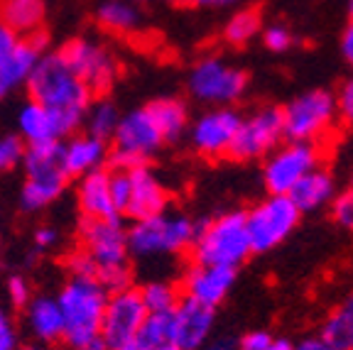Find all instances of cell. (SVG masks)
<instances>
[{"instance_id":"obj_1","label":"cell","mask_w":353,"mask_h":350,"mask_svg":"<svg viewBox=\"0 0 353 350\" xmlns=\"http://www.w3.org/2000/svg\"><path fill=\"white\" fill-rule=\"evenodd\" d=\"M72 274H86L108 291L130 287V250L128 230L121 218L83 220L81 247L69 255Z\"/></svg>"},{"instance_id":"obj_2","label":"cell","mask_w":353,"mask_h":350,"mask_svg":"<svg viewBox=\"0 0 353 350\" xmlns=\"http://www.w3.org/2000/svg\"><path fill=\"white\" fill-rule=\"evenodd\" d=\"M28 91L30 99L54 115L64 135H72L81 125L91 103V88L66 66L59 52L39 56L28 79Z\"/></svg>"},{"instance_id":"obj_3","label":"cell","mask_w":353,"mask_h":350,"mask_svg":"<svg viewBox=\"0 0 353 350\" xmlns=\"http://www.w3.org/2000/svg\"><path fill=\"white\" fill-rule=\"evenodd\" d=\"M110 291L101 282L86 274H72L57 294L61 318H64V343L79 350L88 340L101 336V321Z\"/></svg>"},{"instance_id":"obj_4","label":"cell","mask_w":353,"mask_h":350,"mask_svg":"<svg viewBox=\"0 0 353 350\" xmlns=\"http://www.w3.org/2000/svg\"><path fill=\"white\" fill-rule=\"evenodd\" d=\"M253 255L245 228V211H226L199 225L192 243L194 265L238 269Z\"/></svg>"},{"instance_id":"obj_5","label":"cell","mask_w":353,"mask_h":350,"mask_svg":"<svg viewBox=\"0 0 353 350\" xmlns=\"http://www.w3.org/2000/svg\"><path fill=\"white\" fill-rule=\"evenodd\" d=\"M199 225L182 211H162L143 220H132L128 228V250L130 258L154 260L174 258L192 250Z\"/></svg>"},{"instance_id":"obj_6","label":"cell","mask_w":353,"mask_h":350,"mask_svg":"<svg viewBox=\"0 0 353 350\" xmlns=\"http://www.w3.org/2000/svg\"><path fill=\"white\" fill-rule=\"evenodd\" d=\"M339 125L336 99L326 88H309L282 108L285 140L324 145Z\"/></svg>"},{"instance_id":"obj_7","label":"cell","mask_w":353,"mask_h":350,"mask_svg":"<svg viewBox=\"0 0 353 350\" xmlns=\"http://www.w3.org/2000/svg\"><path fill=\"white\" fill-rule=\"evenodd\" d=\"M22 165H25V174H28L20 192V206L25 211H32V214L42 211L64 194L69 176L61 169L59 143L28 145Z\"/></svg>"},{"instance_id":"obj_8","label":"cell","mask_w":353,"mask_h":350,"mask_svg":"<svg viewBox=\"0 0 353 350\" xmlns=\"http://www.w3.org/2000/svg\"><path fill=\"white\" fill-rule=\"evenodd\" d=\"M110 194L118 216L143 220L167 211V189L145 165L130 169H110Z\"/></svg>"},{"instance_id":"obj_9","label":"cell","mask_w":353,"mask_h":350,"mask_svg":"<svg viewBox=\"0 0 353 350\" xmlns=\"http://www.w3.org/2000/svg\"><path fill=\"white\" fill-rule=\"evenodd\" d=\"M302 214L290 196L268 194L245 211V228L253 255H265L280 247L297 230Z\"/></svg>"},{"instance_id":"obj_10","label":"cell","mask_w":353,"mask_h":350,"mask_svg":"<svg viewBox=\"0 0 353 350\" xmlns=\"http://www.w3.org/2000/svg\"><path fill=\"white\" fill-rule=\"evenodd\" d=\"M187 88L194 101L209 105V108L236 105L248 91V76L243 69L228 64L221 56H204L192 66Z\"/></svg>"},{"instance_id":"obj_11","label":"cell","mask_w":353,"mask_h":350,"mask_svg":"<svg viewBox=\"0 0 353 350\" xmlns=\"http://www.w3.org/2000/svg\"><path fill=\"white\" fill-rule=\"evenodd\" d=\"M324 150L319 145L282 140L263 159V186L268 194L287 196L312 169L321 165Z\"/></svg>"},{"instance_id":"obj_12","label":"cell","mask_w":353,"mask_h":350,"mask_svg":"<svg viewBox=\"0 0 353 350\" xmlns=\"http://www.w3.org/2000/svg\"><path fill=\"white\" fill-rule=\"evenodd\" d=\"M113 165L116 169H130V167L145 165L157 150L165 145L157 123L152 121L148 108H135L121 115L118 127L113 132Z\"/></svg>"},{"instance_id":"obj_13","label":"cell","mask_w":353,"mask_h":350,"mask_svg":"<svg viewBox=\"0 0 353 350\" xmlns=\"http://www.w3.org/2000/svg\"><path fill=\"white\" fill-rule=\"evenodd\" d=\"M282 140H285L282 108H277V105H260L253 113L241 115V125H238L236 137H233L228 157L236 159V162L265 159Z\"/></svg>"},{"instance_id":"obj_14","label":"cell","mask_w":353,"mask_h":350,"mask_svg":"<svg viewBox=\"0 0 353 350\" xmlns=\"http://www.w3.org/2000/svg\"><path fill=\"white\" fill-rule=\"evenodd\" d=\"M42 50L44 42L39 34L22 39L20 34L0 25V101L28 83L34 64L44 54Z\"/></svg>"},{"instance_id":"obj_15","label":"cell","mask_w":353,"mask_h":350,"mask_svg":"<svg viewBox=\"0 0 353 350\" xmlns=\"http://www.w3.org/2000/svg\"><path fill=\"white\" fill-rule=\"evenodd\" d=\"M66 66L91 88V93L108 91L118 76V61L105 47L86 37H77L59 50Z\"/></svg>"},{"instance_id":"obj_16","label":"cell","mask_w":353,"mask_h":350,"mask_svg":"<svg viewBox=\"0 0 353 350\" xmlns=\"http://www.w3.org/2000/svg\"><path fill=\"white\" fill-rule=\"evenodd\" d=\"M238 125H241V113L233 105L206 108L189 123V143L201 157H228Z\"/></svg>"},{"instance_id":"obj_17","label":"cell","mask_w":353,"mask_h":350,"mask_svg":"<svg viewBox=\"0 0 353 350\" xmlns=\"http://www.w3.org/2000/svg\"><path fill=\"white\" fill-rule=\"evenodd\" d=\"M145 316H148V309L138 289L123 287V289L110 291L103 309V321H101V338L105 340L108 348L132 343Z\"/></svg>"},{"instance_id":"obj_18","label":"cell","mask_w":353,"mask_h":350,"mask_svg":"<svg viewBox=\"0 0 353 350\" xmlns=\"http://www.w3.org/2000/svg\"><path fill=\"white\" fill-rule=\"evenodd\" d=\"M236 285V269L211 267V265H192L182 279V296L199 301L204 307L216 309L231 294Z\"/></svg>"},{"instance_id":"obj_19","label":"cell","mask_w":353,"mask_h":350,"mask_svg":"<svg viewBox=\"0 0 353 350\" xmlns=\"http://www.w3.org/2000/svg\"><path fill=\"white\" fill-rule=\"evenodd\" d=\"M172 316H174L176 350H199L214 333L216 309L204 307V304L187 299V296L179 299Z\"/></svg>"},{"instance_id":"obj_20","label":"cell","mask_w":353,"mask_h":350,"mask_svg":"<svg viewBox=\"0 0 353 350\" xmlns=\"http://www.w3.org/2000/svg\"><path fill=\"white\" fill-rule=\"evenodd\" d=\"M79 208L86 220H103V218H118L113 194H110V172L108 169H94L81 176L77 189Z\"/></svg>"},{"instance_id":"obj_21","label":"cell","mask_w":353,"mask_h":350,"mask_svg":"<svg viewBox=\"0 0 353 350\" xmlns=\"http://www.w3.org/2000/svg\"><path fill=\"white\" fill-rule=\"evenodd\" d=\"M108 159V147H105V140L88 135H74L69 143L61 145V169L66 176H79L94 169H101L103 162Z\"/></svg>"},{"instance_id":"obj_22","label":"cell","mask_w":353,"mask_h":350,"mask_svg":"<svg viewBox=\"0 0 353 350\" xmlns=\"http://www.w3.org/2000/svg\"><path fill=\"white\" fill-rule=\"evenodd\" d=\"M339 189H336V176L331 174L326 167H316L312 169L292 192L287 196L292 198V203L299 208V214H314L321 208H329L331 201L336 198Z\"/></svg>"},{"instance_id":"obj_23","label":"cell","mask_w":353,"mask_h":350,"mask_svg":"<svg viewBox=\"0 0 353 350\" xmlns=\"http://www.w3.org/2000/svg\"><path fill=\"white\" fill-rule=\"evenodd\" d=\"M15 121H17V135L22 137L25 145L59 143V137H64L54 115L32 99L20 105Z\"/></svg>"},{"instance_id":"obj_24","label":"cell","mask_w":353,"mask_h":350,"mask_svg":"<svg viewBox=\"0 0 353 350\" xmlns=\"http://www.w3.org/2000/svg\"><path fill=\"white\" fill-rule=\"evenodd\" d=\"M28 329L39 343H57L64 338V318L54 296H34L25 307Z\"/></svg>"},{"instance_id":"obj_25","label":"cell","mask_w":353,"mask_h":350,"mask_svg":"<svg viewBox=\"0 0 353 350\" xmlns=\"http://www.w3.org/2000/svg\"><path fill=\"white\" fill-rule=\"evenodd\" d=\"M47 12L44 0H0V25L20 37H32L39 32Z\"/></svg>"},{"instance_id":"obj_26","label":"cell","mask_w":353,"mask_h":350,"mask_svg":"<svg viewBox=\"0 0 353 350\" xmlns=\"http://www.w3.org/2000/svg\"><path fill=\"white\" fill-rule=\"evenodd\" d=\"M96 20L103 30L116 34H132L143 28V15L132 0H103L96 8Z\"/></svg>"},{"instance_id":"obj_27","label":"cell","mask_w":353,"mask_h":350,"mask_svg":"<svg viewBox=\"0 0 353 350\" xmlns=\"http://www.w3.org/2000/svg\"><path fill=\"white\" fill-rule=\"evenodd\" d=\"M145 108L150 110L152 121L160 127L165 143H174L187 132L189 127V110L187 103L179 99H157L148 103Z\"/></svg>"},{"instance_id":"obj_28","label":"cell","mask_w":353,"mask_h":350,"mask_svg":"<svg viewBox=\"0 0 353 350\" xmlns=\"http://www.w3.org/2000/svg\"><path fill=\"white\" fill-rule=\"evenodd\" d=\"M132 343L145 350L170 348V345H174V316H172V311L148 313Z\"/></svg>"},{"instance_id":"obj_29","label":"cell","mask_w":353,"mask_h":350,"mask_svg":"<svg viewBox=\"0 0 353 350\" xmlns=\"http://www.w3.org/2000/svg\"><path fill=\"white\" fill-rule=\"evenodd\" d=\"M341 350H353V294L324 318L321 333Z\"/></svg>"},{"instance_id":"obj_30","label":"cell","mask_w":353,"mask_h":350,"mask_svg":"<svg viewBox=\"0 0 353 350\" xmlns=\"http://www.w3.org/2000/svg\"><path fill=\"white\" fill-rule=\"evenodd\" d=\"M118 121H121V110H118V105L108 99H99V101H91V103H88L81 125L86 127L88 135L99 137V140H110L118 127Z\"/></svg>"},{"instance_id":"obj_31","label":"cell","mask_w":353,"mask_h":350,"mask_svg":"<svg viewBox=\"0 0 353 350\" xmlns=\"http://www.w3.org/2000/svg\"><path fill=\"white\" fill-rule=\"evenodd\" d=\"M260 34V12L253 8H245V10L233 12L231 17L223 25V37L233 47H243L248 44L250 39H255Z\"/></svg>"},{"instance_id":"obj_32","label":"cell","mask_w":353,"mask_h":350,"mask_svg":"<svg viewBox=\"0 0 353 350\" xmlns=\"http://www.w3.org/2000/svg\"><path fill=\"white\" fill-rule=\"evenodd\" d=\"M140 291V299H143L148 313H157V311H174V307L182 299V291L176 289L172 282L167 279H152L143 287Z\"/></svg>"},{"instance_id":"obj_33","label":"cell","mask_w":353,"mask_h":350,"mask_svg":"<svg viewBox=\"0 0 353 350\" xmlns=\"http://www.w3.org/2000/svg\"><path fill=\"white\" fill-rule=\"evenodd\" d=\"M28 145L22 143L20 135H3L0 137V172H10L22 165Z\"/></svg>"},{"instance_id":"obj_34","label":"cell","mask_w":353,"mask_h":350,"mask_svg":"<svg viewBox=\"0 0 353 350\" xmlns=\"http://www.w3.org/2000/svg\"><path fill=\"white\" fill-rule=\"evenodd\" d=\"M329 208H331V218L336 220L343 230L353 233V184L346 186L343 192H339Z\"/></svg>"},{"instance_id":"obj_35","label":"cell","mask_w":353,"mask_h":350,"mask_svg":"<svg viewBox=\"0 0 353 350\" xmlns=\"http://www.w3.org/2000/svg\"><path fill=\"white\" fill-rule=\"evenodd\" d=\"M260 39H263L265 47H268L270 52H275V54H282V52H287L294 44L292 30L287 28V25H280V22L268 25V28L263 30V37Z\"/></svg>"},{"instance_id":"obj_36","label":"cell","mask_w":353,"mask_h":350,"mask_svg":"<svg viewBox=\"0 0 353 350\" xmlns=\"http://www.w3.org/2000/svg\"><path fill=\"white\" fill-rule=\"evenodd\" d=\"M334 99H336L339 123L353 127V74L339 86V91L334 93Z\"/></svg>"},{"instance_id":"obj_37","label":"cell","mask_w":353,"mask_h":350,"mask_svg":"<svg viewBox=\"0 0 353 350\" xmlns=\"http://www.w3.org/2000/svg\"><path fill=\"white\" fill-rule=\"evenodd\" d=\"M8 299H10L12 307H20L25 309L30 304V299H32V289H30V282L25 277H20V274H15V277L8 279Z\"/></svg>"},{"instance_id":"obj_38","label":"cell","mask_w":353,"mask_h":350,"mask_svg":"<svg viewBox=\"0 0 353 350\" xmlns=\"http://www.w3.org/2000/svg\"><path fill=\"white\" fill-rule=\"evenodd\" d=\"M17 348V329L12 316L0 307V350H15Z\"/></svg>"},{"instance_id":"obj_39","label":"cell","mask_w":353,"mask_h":350,"mask_svg":"<svg viewBox=\"0 0 353 350\" xmlns=\"http://www.w3.org/2000/svg\"><path fill=\"white\" fill-rule=\"evenodd\" d=\"M272 333L270 331H248V333H243L238 343V350H265L270 345Z\"/></svg>"},{"instance_id":"obj_40","label":"cell","mask_w":353,"mask_h":350,"mask_svg":"<svg viewBox=\"0 0 353 350\" xmlns=\"http://www.w3.org/2000/svg\"><path fill=\"white\" fill-rule=\"evenodd\" d=\"M57 240H59V230L52 228V225H39L34 230V245H37V250H50V247L57 245Z\"/></svg>"},{"instance_id":"obj_41","label":"cell","mask_w":353,"mask_h":350,"mask_svg":"<svg viewBox=\"0 0 353 350\" xmlns=\"http://www.w3.org/2000/svg\"><path fill=\"white\" fill-rule=\"evenodd\" d=\"M292 350H341V348L329 343L324 336H307V338H302L297 345H292Z\"/></svg>"},{"instance_id":"obj_42","label":"cell","mask_w":353,"mask_h":350,"mask_svg":"<svg viewBox=\"0 0 353 350\" xmlns=\"http://www.w3.org/2000/svg\"><path fill=\"white\" fill-rule=\"evenodd\" d=\"M339 50H341V56L346 59V64L353 69V20H348V25L343 28L341 39H339Z\"/></svg>"},{"instance_id":"obj_43","label":"cell","mask_w":353,"mask_h":350,"mask_svg":"<svg viewBox=\"0 0 353 350\" xmlns=\"http://www.w3.org/2000/svg\"><path fill=\"white\" fill-rule=\"evenodd\" d=\"M199 350H238V343L231 336H219V338H209Z\"/></svg>"},{"instance_id":"obj_44","label":"cell","mask_w":353,"mask_h":350,"mask_svg":"<svg viewBox=\"0 0 353 350\" xmlns=\"http://www.w3.org/2000/svg\"><path fill=\"white\" fill-rule=\"evenodd\" d=\"M196 8H206V10H223V8L238 6L241 0H192Z\"/></svg>"},{"instance_id":"obj_45","label":"cell","mask_w":353,"mask_h":350,"mask_svg":"<svg viewBox=\"0 0 353 350\" xmlns=\"http://www.w3.org/2000/svg\"><path fill=\"white\" fill-rule=\"evenodd\" d=\"M265 350H292V343H290L287 338H275V336H272L270 345H268Z\"/></svg>"},{"instance_id":"obj_46","label":"cell","mask_w":353,"mask_h":350,"mask_svg":"<svg viewBox=\"0 0 353 350\" xmlns=\"http://www.w3.org/2000/svg\"><path fill=\"white\" fill-rule=\"evenodd\" d=\"M79 350H110V348H108V345H105V340L99 336V338L88 340L86 345H81V348H79Z\"/></svg>"},{"instance_id":"obj_47","label":"cell","mask_w":353,"mask_h":350,"mask_svg":"<svg viewBox=\"0 0 353 350\" xmlns=\"http://www.w3.org/2000/svg\"><path fill=\"white\" fill-rule=\"evenodd\" d=\"M15 350H44L42 345H17Z\"/></svg>"},{"instance_id":"obj_48","label":"cell","mask_w":353,"mask_h":350,"mask_svg":"<svg viewBox=\"0 0 353 350\" xmlns=\"http://www.w3.org/2000/svg\"><path fill=\"white\" fill-rule=\"evenodd\" d=\"M348 20H353V0H348Z\"/></svg>"},{"instance_id":"obj_49","label":"cell","mask_w":353,"mask_h":350,"mask_svg":"<svg viewBox=\"0 0 353 350\" xmlns=\"http://www.w3.org/2000/svg\"><path fill=\"white\" fill-rule=\"evenodd\" d=\"M135 348H138V345H135ZM138 350H145V348H138ZM152 350H176L174 345H170V348H152Z\"/></svg>"},{"instance_id":"obj_50","label":"cell","mask_w":353,"mask_h":350,"mask_svg":"<svg viewBox=\"0 0 353 350\" xmlns=\"http://www.w3.org/2000/svg\"><path fill=\"white\" fill-rule=\"evenodd\" d=\"M165 3H184V0H165Z\"/></svg>"}]
</instances>
